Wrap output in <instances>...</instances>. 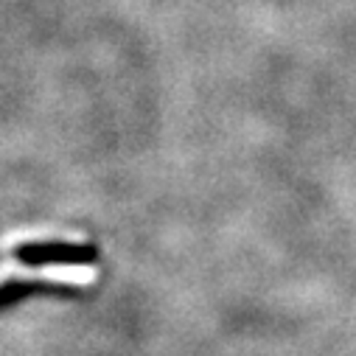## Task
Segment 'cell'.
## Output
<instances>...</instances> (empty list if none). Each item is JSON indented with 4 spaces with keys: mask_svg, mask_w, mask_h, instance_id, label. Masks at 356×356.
<instances>
[{
    "mask_svg": "<svg viewBox=\"0 0 356 356\" xmlns=\"http://www.w3.org/2000/svg\"><path fill=\"white\" fill-rule=\"evenodd\" d=\"M12 255L26 266L99 261V250L93 244H70V241H29V244H17Z\"/></svg>",
    "mask_w": 356,
    "mask_h": 356,
    "instance_id": "6da1fadb",
    "label": "cell"
},
{
    "mask_svg": "<svg viewBox=\"0 0 356 356\" xmlns=\"http://www.w3.org/2000/svg\"><path fill=\"white\" fill-rule=\"evenodd\" d=\"M34 295H45V298H76L81 295L79 286H67V284H54V281H3L0 284V312L26 300V298H34Z\"/></svg>",
    "mask_w": 356,
    "mask_h": 356,
    "instance_id": "7a4b0ae2",
    "label": "cell"
}]
</instances>
